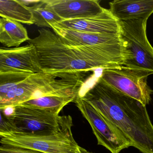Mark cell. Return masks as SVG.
<instances>
[{
	"label": "cell",
	"instance_id": "6da1fadb",
	"mask_svg": "<svg viewBox=\"0 0 153 153\" xmlns=\"http://www.w3.org/2000/svg\"><path fill=\"white\" fill-rule=\"evenodd\" d=\"M82 98L121 131L142 153H153V124L146 106L112 90L98 78Z\"/></svg>",
	"mask_w": 153,
	"mask_h": 153
},
{
	"label": "cell",
	"instance_id": "7a4b0ae2",
	"mask_svg": "<svg viewBox=\"0 0 153 153\" xmlns=\"http://www.w3.org/2000/svg\"><path fill=\"white\" fill-rule=\"evenodd\" d=\"M38 36L27 42L35 47L43 72L85 77L88 72L120 67L102 56L84 52L77 46H69L53 30L42 28Z\"/></svg>",
	"mask_w": 153,
	"mask_h": 153
},
{
	"label": "cell",
	"instance_id": "3957f363",
	"mask_svg": "<svg viewBox=\"0 0 153 153\" xmlns=\"http://www.w3.org/2000/svg\"><path fill=\"white\" fill-rule=\"evenodd\" d=\"M146 20L119 21L123 66L148 77L153 74V47L146 34Z\"/></svg>",
	"mask_w": 153,
	"mask_h": 153
},
{
	"label": "cell",
	"instance_id": "277c9868",
	"mask_svg": "<svg viewBox=\"0 0 153 153\" xmlns=\"http://www.w3.org/2000/svg\"><path fill=\"white\" fill-rule=\"evenodd\" d=\"M73 126L71 116H59L57 129L51 134L36 135L14 133L1 138L0 144L45 153H76L78 145L73 135Z\"/></svg>",
	"mask_w": 153,
	"mask_h": 153
},
{
	"label": "cell",
	"instance_id": "5b68a950",
	"mask_svg": "<svg viewBox=\"0 0 153 153\" xmlns=\"http://www.w3.org/2000/svg\"><path fill=\"white\" fill-rule=\"evenodd\" d=\"M147 77L121 66L102 70L99 79L112 90L146 106L150 103L153 93L147 84Z\"/></svg>",
	"mask_w": 153,
	"mask_h": 153
},
{
	"label": "cell",
	"instance_id": "8992f818",
	"mask_svg": "<svg viewBox=\"0 0 153 153\" xmlns=\"http://www.w3.org/2000/svg\"><path fill=\"white\" fill-rule=\"evenodd\" d=\"M74 102L89 122L99 145L104 146L111 153H119L124 149L132 146L131 142L124 134L87 101L78 96Z\"/></svg>",
	"mask_w": 153,
	"mask_h": 153
},
{
	"label": "cell",
	"instance_id": "52a82bcc",
	"mask_svg": "<svg viewBox=\"0 0 153 153\" xmlns=\"http://www.w3.org/2000/svg\"><path fill=\"white\" fill-rule=\"evenodd\" d=\"M64 43L69 46L88 47L101 52L123 65V47L119 34H95L59 28L51 26Z\"/></svg>",
	"mask_w": 153,
	"mask_h": 153
},
{
	"label": "cell",
	"instance_id": "ba28073f",
	"mask_svg": "<svg viewBox=\"0 0 153 153\" xmlns=\"http://www.w3.org/2000/svg\"><path fill=\"white\" fill-rule=\"evenodd\" d=\"M12 116L19 133L44 135L55 132L58 127L59 116L22 104L14 107Z\"/></svg>",
	"mask_w": 153,
	"mask_h": 153
},
{
	"label": "cell",
	"instance_id": "9c48e42d",
	"mask_svg": "<svg viewBox=\"0 0 153 153\" xmlns=\"http://www.w3.org/2000/svg\"><path fill=\"white\" fill-rule=\"evenodd\" d=\"M43 72L35 47L30 44L14 48L0 47V73Z\"/></svg>",
	"mask_w": 153,
	"mask_h": 153
},
{
	"label": "cell",
	"instance_id": "30bf717a",
	"mask_svg": "<svg viewBox=\"0 0 153 153\" xmlns=\"http://www.w3.org/2000/svg\"><path fill=\"white\" fill-rule=\"evenodd\" d=\"M51 26L63 29L95 34L120 33L119 21L109 9L96 17L78 19L62 20Z\"/></svg>",
	"mask_w": 153,
	"mask_h": 153
},
{
	"label": "cell",
	"instance_id": "8fae6325",
	"mask_svg": "<svg viewBox=\"0 0 153 153\" xmlns=\"http://www.w3.org/2000/svg\"><path fill=\"white\" fill-rule=\"evenodd\" d=\"M63 20L96 17L106 9L97 0H44Z\"/></svg>",
	"mask_w": 153,
	"mask_h": 153
},
{
	"label": "cell",
	"instance_id": "7c38bea8",
	"mask_svg": "<svg viewBox=\"0 0 153 153\" xmlns=\"http://www.w3.org/2000/svg\"><path fill=\"white\" fill-rule=\"evenodd\" d=\"M109 4L110 11L119 21L147 20L153 13V0H115Z\"/></svg>",
	"mask_w": 153,
	"mask_h": 153
},
{
	"label": "cell",
	"instance_id": "4fadbf2b",
	"mask_svg": "<svg viewBox=\"0 0 153 153\" xmlns=\"http://www.w3.org/2000/svg\"><path fill=\"white\" fill-rule=\"evenodd\" d=\"M26 28L19 22L0 19V43L8 48L19 47L30 39Z\"/></svg>",
	"mask_w": 153,
	"mask_h": 153
},
{
	"label": "cell",
	"instance_id": "5bb4252c",
	"mask_svg": "<svg viewBox=\"0 0 153 153\" xmlns=\"http://www.w3.org/2000/svg\"><path fill=\"white\" fill-rule=\"evenodd\" d=\"M0 16L20 23L34 24L31 11L21 0H0Z\"/></svg>",
	"mask_w": 153,
	"mask_h": 153
},
{
	"label": "cell",
	"instance_id": "9a60e30c",
	"mask_svg": "<svg viewBox=\"0 0 153 153\" xmlns=\"http://www.w3.org/2000/svg\"><path fill=\"white\" fill-rule=\"evenodd\" d=\"M79 95H51L30 100L22 103V105L46 110L54 115L59 113L69 103L74 102Z\"/></svg>",
	"mask_w": 153,
	"mask_h": 153
},
{
	"label": "cell",
	"instance_id": "2e32d148",
	"mask_svg": "<svg viewBox=\"0 0 153 153\" xmlns=\"http://www.w3.org/2000/svg\"><path fill=\"white\" fill-rule=\"evenodd\" d=\"M28 7L32 13L34 24L38 27L51 28L50 25L63 20L46 4L44 0H38L36 3Z\"/></svg>",
	"mask_w": 153,
	"mask_h": 153
},
{
	"label": "cell",
	"instance_id": "e0dca14e",
	"mask_svg": "<svg viewBox=\"0 0 153 153\" xmlns=\"http://www.w3.org/2000/svg\"><path fill=\"white\" fill-rule=\"evenodd\" d=\"M32 74L27 73H0V102L10 92Z\"/></svg>",
	"mask_w": 153,
	"mask_h": 153
},
{
	"label": "cell",
	"instance_id": "ac0fdd59",
	"mask_svg": "<svg viewBox=\"0 0 153 153\" xmlns=\"http://www.w3.org/2000/svg\"><path fill=\"white\" fill-rule=\"evenodd\" d=\"M13 108L9 107L0 109V138L19 132L13 120L12 116L13 111L8 113Z\"/></svg>",
	"mask_w": 153,
	"mask_h": 153
},
{
	"label": "cell",
	"instance_id": "d6986e66",
	"mask_svg": "<svg viewBox=\"0 0 153 153\" xmlns=\"http://www.w3.org/2000/svg\"><path fill=\"white\" fill-rule=\"evenodd\" d=\"M0 153H45L16 146L0 145Z\"/></svg>",
	"mask_w": 153,
	"mask_h": 153
},
{
	"label": "cell",
	"instance_id": "ffe728a7",
	"mask_svg": "<svg viewBox=\"0 0 153 153\" xmlns=\"http://www.w3.org/2000/svg\"><path fill=\"white\" fill-rule=\"evenodd\" d=\"M76 153H93L92 152H88L87 150L85 149H84L82 147H80V146H78V147L77 148V150H76Z\"/></svg>",
	"mask_w": 153,
	"mask_h": 153
}]
</instances>
